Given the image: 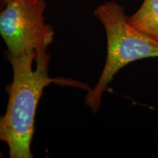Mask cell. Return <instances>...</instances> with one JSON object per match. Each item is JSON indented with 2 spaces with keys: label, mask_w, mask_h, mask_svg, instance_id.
<instances>
[{
  "label": "cell",
  "mask_w": 158,
  "mask_h": 158,
  "mask_svg": "<svg viewBox=\"0 0 158 158\" xmlns=\"http://www.w3.org/2000/svg\"><path fill=\"white\" fill-rule=\"evenodd\" d=\"M10 0H0V5H2V7H4L6 4L8 3Z\"/></svg>",
  "instance_id": "obj_5"
},
{
  "label": "cell",
  "mask_w": 158,
  "mask_h": 158,
  "mask_svg": "<svg viewBox=\"0 0 158 158\" xmlns=\"http://www.w3.org/2000/svg\"><path fill=\"white\" fill-rule=\"evenodd\" d=\"M128 19L133 27L158 42V0H143Z\"/></svg>",
  "instance_id": "obj_4"
},
{
  "label": "cell",
  "mask_w": 158,
  "mask_h": 158,
  "mask_svg": "<svg viewBox=\"0 0 158 158\" xmlns=\"http://www.w3.org/2000/svg\"><path fill=\"white\" fill-rule=\"evenodd\" d=\"M50 55L29 54L9 61L13 81L6 111L0 116V143L7 144L11 158H31L30 145L40 99L51 83L60 81L48 76Z\"/></svg>",
  "instance_id": "obj_1"
},
{
  "label": "cell",
  "mask_w": 158,
  "mask_h": 158,
  "mask_svg": "<svg viewBox=\"0 0 158 158\" xmlns=\"http://www.w3.org/2000/svg\"><path fill=\"white\" fill-rule=\"evenodd\" d=\"M94 15L103 26L107 39V56L103 70L85 99L86 106L97 113L102 95L116 73L131 62L158 58V42L130 24L123 6L117 2L102 4L94 10Z\"/></svg>",
  "instance_id": "obj_2"
},
{
  "label": "cell",
  "mask_w": 158,
  "mask_h": 158,
  "mask_svg": "<svg viewBox=\"0 0 158 158\" xmlns=\"http://www.w3.org/2000/svg\"><path fill=\"white\" fill-rule=\"evenodd\" d=\"M45 0H10L0 11V35L8 59L47 54L54 41L52 27L45 22Z\"/></svg>",
  "instance_id": "obj_3"
},
{
  "label": "cell",
  "mask_w": 158,
  "mask_h": 158,
  "mask_svg": "<svg viewBox=\"0 0 158 158\" xmlns=\"http://www.w3.org/2000/svg\"><path fill=\"white\" fill-rule=\"evenodd\" d=\"M2 8H3V7L2 5H0V11L2 10Z\"/></svg>",
  "instance_id": "obj_6"
}]
</instances>
